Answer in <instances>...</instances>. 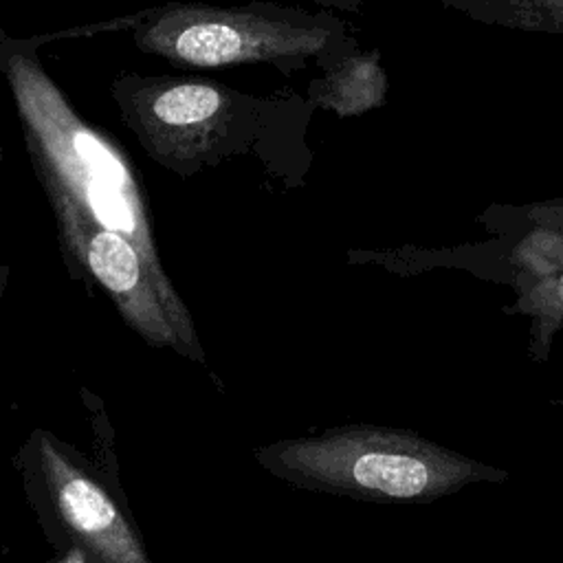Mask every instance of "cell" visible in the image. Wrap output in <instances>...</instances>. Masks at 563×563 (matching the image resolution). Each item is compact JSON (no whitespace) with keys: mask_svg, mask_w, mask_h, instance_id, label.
Listing matches in <instances>:
<instances>
[{"mask_svg":"<svg viewBox=\"0 0 563 563\" xmlns=\"http://www.w3.org/2000/svg\"><path fill=\"white\" fill-rule=\"evenodd\" d=\"M110 97L141 150L180 178L253 154L297 187L310 167L306 130L314 106L292 90L260 97L207 77L123 73Z\"/></svg>","mask_w":563,"mask_h":563,"instance_id":"cell-1","label":"cell"},{"mask_svg":"<svg viewBox=\"0 0 563 563\" xmlns=\"http://www.w3.org/2000/svg\"><path fill=\"white\" fill-rule=\"evenodd\" d=\"M37 35L0 31V70L46 198L66 200L88 220L134 242L161 264L136 167L121 145L88 123L42 66Z\"/></svg>","mask_w":563,"mask_h":563,"instance_id":"cell-2","label":"cell"},{"mask_svg":"<svg viewBox=\"0 0 563 563\" xmlns=\"http://www.w3.org/2000/svg\"><path fill=\"white\" fill-rule=\"evenodd\" d=\"M128 31L134 46L178 68H222L268 64L284 77L314 62L328 70L356 51L347 24L330 11H303L266 0L246 4L165 2L121 18H106L57 33H42V44L64 37Z\"/></svg>","mask_w":563,"mask_h":563,"instance_id":"cell-3","label":"cell"},{"mask_svg":"<svg viewBox=\"0 0 563 563\" xmlns=\"http://www.w3.org/2000/svg\"><path fill=\"white\" fill-rule=\"evenodd\" d=\"M279 479L378 504H431L473 484H501L508 471L431 442L409 429L347 424L279 440L255 451Z\"/></svg>","mask_w":563,"mask_h":563,"instance_id":"cell-4","label":"cell"},{"mask_svg":"<svg viewBox=\"0 0 563 563\" xmlns=\"http://www.w3.org/2000/svg\"><path fill=\"white\" fill-rule=\"evenodd\" d=\"M22 455L26 490L42 523L84 563H152L128 506L84 455L42 429L33 431Z\"/></svg>","mask_w":563,"mask_h":563,"instance_id":"cell-5","label":"cell"},{"mask_svg":"<svg viewBox=\"0 0 563 563\" xmlns=\"http://www.w3.org/2000/svg\"><path fill=\"white\" fill-rule=\"evenodd\" d=\"M387 95V77L378 64V51L358 48L308 81V101L339 117H354L378 108Z\"/></svg>","mask_w":563,"mask_h":563,"instance_id":"cell-6","label":"cell"},{"mask_svg":"<svg viewBox=\"0 0 563 563\" xmlns=\"http://www.w3.org/2000/svg\"><path fill=\"white\" fill-rule=\"evenodd\" d=\"M479 24L563 35V0H435Z\"/></svg>","mask_w":563,"mask_h":563,"instance_id":"cell-7","label":"cell"},{"mask_svg":"<svg viewBox=\"0 0 563 563\" xmlns=\"http://www.w3.org/2000/svg\"><path fill=\"white\" fill-rule=\"evenodd\" d=\"M314 2L323 9H336L343 13H361L363 11V0H308Z\"/></svg>","mask_w":563,"mask_h":563,"instance_id":"cell-8","label":"cell"},{"mask_svg":"<svg viewBox=\"0 0 563 563\" xmlns=\"http://www.w3.org/2000/svg\"><path fill=\"white\" fill-rule=\"evenodd\" d=\"M9 275H11L9 266H0V301H2L4 290H7V284H9Z\"/></svg>","mask_w":563,"mask_h":563,"instance_id":"cell-9","label":"cell"}]
</instances>
